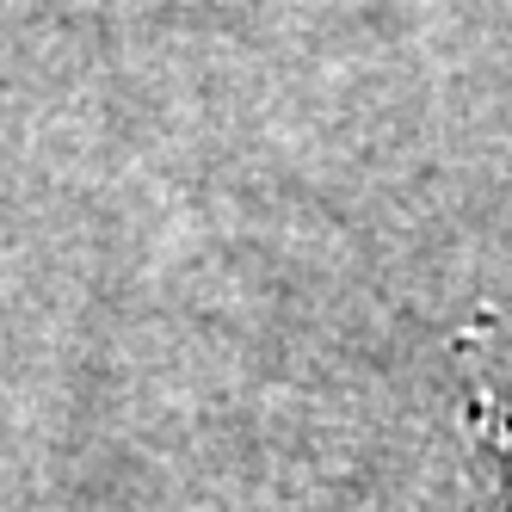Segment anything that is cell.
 <instances>
[{
  "instance_id": "1",
  "label": "cell",
  "mask_w": 512,
  "mask_h": 512,
  "mask_svg": "<svg viewBox=\"0 0 512 512\" xmlns=\"http://www.w3.org/2000/svg\"><path fill=\"white\" fill-rule=\"evenodd\" d=\"M463 469H469V494L475 512H512V395L488 371H463Z\"/></svg>"
}]
</instances>
